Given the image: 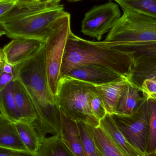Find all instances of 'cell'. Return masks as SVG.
<instances>
[{"label": "cell", "mask_w": 156, "mask_h": 156, "mask_svg": "<svg viewBox=\"0 0 156 156\" xmlns=\"http://www.w3.org/2000/svg\"><path fill=\"white\" fill-rule=\"evenodd\" d=\"M90 106L94 115L99 121L107 114L103 100L99 91L91 99Z\"/></svg>", "instance_id": "4316f807"}, {"label": "cell", "mask_w": 156, "mask_h": 156, "mask_svg": "<svg viewBox=\"0 0 156 156\" xmlns=\"http://www.w3.org/2000/svg\"><path fill=\"white\" fill-rule=\"evenodd\" d=\"M88 126L96 146L103 156H124L100 126Z\"/></svg>", "instance_id": "44dd1931"}, {"label": "cell", "mask_w": 156, "mask_h": 156, "mask_svg": "<svg viewBox=\"0 0 156 156\" xmlns=\"http://www.w3.org/2000/svg\"><path fill=\"white\" fill-rule=\"evenodd\" d=\"M68 1L70 2H78V1H81V0H68Z\"/></svg>", "instance_id": "836d02e7"}, {"label": "cell", "mask_w": 156, "mask_h": 156, "mask_svg": "<svg viewBox=\"0 0 156 156\" xmlns=\"http://www.w3.org/2000/svg\"><path fill=\"white\" fill-rule=\"evenodd\" d=\"M149 108V133L146 155H156V100L148 99Z\"/></svg>", "instance_id": "cb8c5ba5"}, {"label": "cell", "mask_w": 156, "mask_h": 156, "mask_svg": "<svg viewBox=\"0 0 156 156\" xmlns=\"http://www.w3.org/2000/svg\"><path fill=\"white\" fill-rule=\"evenodd\" d=\"M99 92L96 85L76 79L64 77L59 83L56 103L60 113L77 122L99 126L100 121L93 113L90 102Z\"/></svg>", "instance_id": "277c9868"}, {"label": "cell", "mask_w": 156, "mask_h": 156, "mask_svg": "<svg viewBox=\"0 0 156 156\" xmlns=\"http://www.w3.org/2000/svg\"><path fill=\"white\" fill-rule=\"evenodd\" d=\"M15 124L20 139L27 151L36 154L40 138L33 124L24 122Z\"/></svg>", "instance_id": "ffe728a7"}, {"label": "cell", "mask_w": 156, "mask_h": 156, "mask_svg": "<svg viewBox=\"0 0 156 156\" xmlns=\"http://www.w3.org/2000/svg\"><path fill=\"white\" fill-rule=\"evenodd\" d=\"M134 62L132 53L106 46L100 41L85 40L71 31L66 44L60 77L72 69L85 65L100 66L129 77Z\"/></svg>", "instance_id": "7a4b0ae2"}, {"label": "cell", "mask_w": 156, "mask_h": 156, "mask_svg": "<svg viewBox=\"0 0 156 156\" xmlns=\"http://www.w3.org/2000/svg\"><path fill=\"white\" fill-rule=\"evenodd\" d=\"M117 128L130 144L146 154L149 133V108L146 99L130 115H111Z\"/></svg>", "instance_id": "52a82bcc"}, {"label": "cell", "mask_w": 156, "mask_h": 156, "mask_svg": "<svg viewBox=\"0 0 156 156\" xmlns=\"http://www.w3.org/2000/svg\"><path fill=\"white\" fill-rule=\"evenodd\" d=\"M14 67L16 78L24 87L35 109L37 118L33 125L40 138L48 134L60 136L61 113L48 85L45 43L33 57Z\"/></svg>", "instance_id": "6da1fadb"}, {"label": "cell", "mask_w": 156, "mask_h": 156, "mask_svg": "<svg viewBox=\"0 0 156 156\" xmlns=\"http://www.w3.org/2000/svg\"><path fill=\"white\" fill-rule=\"evenodd\" d=\"M146 156H156V155L154 154H150V155H146Z\"/></svg>", "instance_id": "e575fe53"}, {"label": "cell", "mask_w": 156, "mask_h": 156, "mask_svg": "<svg viewBox=\"0 0 156 156\" xmlns=\"http://www.w3.org/2000/svg\"><path fill=\"white\" fill-rule=\"evenodd\" d=\"M122 9L134 11L156 18V0H114Z\"/></svg>", "instance_id": "7402d4cb"}, {"label": "cell", "mask_w": 156, "mask_h": 156, "mask_svg": "<svg viewBox=\"0 0 156 156\" xmlns=\"http://www.w3.org/2000/svg\"><path fill=\"white\" fill-rule=\"evenodd\" d=\"M16 79L14 67L5 60L0 65V90L9 83Z\"/></svg>", "instance_id": "484cf974"}, {"label": "cell", "mask_w": 156, "mask_h": 156, "mask_svg": "<svg viewBox=\"0 0 156 156\" xmlns=\"http://www.w3.org/2000/svg\"><path fill=\"white\" fill-rule=\"evenodd\" d=\"M78 124L84 156H103L96 146L88 125L82 122Z\"/></svg>", "instance_id": "603a6c76"}, {"label": "cell", "mask_w": 156, "mask_h": 156, "mask_svg": "<svg viewBox=\"0 0 156 156\" xmlns=\"http://www.w3.org/2000/svg\"><path fill=\"white\" fill-rule=\"evenodd\" d=\"M128 77H122L114 81L96 86L101 95L107 114H115L123 91L129 82Z\"/></svg>", "instance_id": "7c38bea8"}, {"label": "cell", "mask_w": 156, "mask_h": 156, "mask_svg": "<svg viewBox=\"0 0 156 156\" xmlns=\"http://www.w3.org/2000/svg\"><path fill=\"white\" fill-rule=\"evenodd\" d=\"M60 136L76 156H84L78 122L66 117L62 113Z\"/></svg>", "instance_id": "4fadbf2b"}, {"label": "cell", "mask_w": 156, "mask_h": 156, "mask_svg": "<svg viewBox=\"0 0 156 156\" xmlns=\"http://www.w3.org/2000/svg\"><path fill=\"white\" fill-rule=\"evenodd\" d=\"M123 14L110 30L102 44L118 48L129 44L156 41V18L122 9Z\"/></svg>", "instance_id": "5b68a950"}, {"label": "cell", "mask_w": 156, "mask_h": 156, "mask_svg": "<svg viewBox=\"0 0 156 156\" xmlns=\"http://www.w3.org/2000/svg\"><path fill=\"white\" fill-rule=\"evenodd\" d=\"M71 32L70 15L66 12L45 42L47 76L51 92L55 97L61 80L60 71L66 44Z\"/></svg>", "instance_id": "8992f818"}, {"label": "cell", "mask_w": 156, "mask_h": 156, "mask_svg": "<svg viewBox=\"0 0 156 156\" xmlns=\"http://www.w3.org/2000/svg\"><path fill=\"white\" fill-rule=\"evenodd\" d=\"M3 35H5V32L2 26L0 23V37ZM5 60V59L4 56L3 54L2 50V49L0 48V65Z\"/></svg>", "instance_id": "d6a6232c"}, {"label": "cell", "mask_w": 156, "mask_h": 156, "mask_svg": "<svg viewBox=\"0 0 156 156\" xmlns=\"http://www.w3.org/2000/svg\"><path fill=\"white\" fill-rule=\"evenodd\" d=\"M99 126L109 136L124 156H146L128 142L117 128L111 115L107 114L100 121Z\"/></svg>", "instance_id": "8fae6325"}, {"label": "cell", "mask_w": 156, "mask_h": 156, "mask_svg": "<svg viewBox=\"0 0 156 156\" xmlns=\"http://www.w3.org/2000/svg\"><path fill=\"white\" fill-rule=\"evenodd\" d=\"M115 48L132 53L134 58L156 57V41L133 43Z\"/></svg>", "instance_id": "d4e9b609"}, {"label": "cell", "mask_w": 156, "mask_h": 156, "mask_svg": "<svg viewBox=\"0 0 156 156\" xmlns=\"http://www.w3.org/2000/svg\"><path fill=\"white\" fill-rule=\"evenodd\" d=\"M14 80L11 82L0 90V112L4 117L12 122H23L15 99Z\"/></svg>", "instance_id": "e0dca14e"}, {"label": "cell", "mask_w": 156, "mask_h": 156, "mask_svg": "<svg viewBox=\"0 0 156 156\" xmlns=\"http://www.w3.org/2000/svg\"><path fill=\"white\" fill-rule=\"evenodd\" d=\"M64 77L76 79L97 86L109 83L126 76L100 66L85 65L72 69Z\"/></svg>", "instance_id": "30bf717a"}, {"label": "cell", "mask_w": 156, "mask_h": 156, "mask_svg": "<svg viewBox=\"0 0 156 156\" xmlns=\"http://www.w3.org/2000/svg\"><path fill=\"white\" fill-rule=\"evenodd\" d=\"M140 92L147 99L156 100V78H151L143 81L140 87Z\"/></svg>", "instance_id": "83f0119b"}, {"label": "cell", "mask_w": 156, "mask_h": 156, "mask_svg": "<svg viewBox=\"0 0 156 156\" xmlns=\"http://www.w3.org/2000/svg\"><path fill=\"white\" fill-rule=\"evenodd\" d=\"M66 13L63 5L49 8L42 3L15 5L0 18V23L10 38L45 42Z\"/></svg>", "instance_id": "3957f363"}, {"label": "cell", "mask_w": 156, "mask_h": 156, "mask_svg": "<svg viewBox=\"0 0 156 156\" xmlns=\"http://www.w3.org/2000/svg\"><path fill=\"white\" fill-rule=\"evenodd\" d=\"M14 3L15 5H24L41 3L40 0H10Z\"/></svg>", "instance_id": "4dcf8cb0"}, {"label": "cell", "mask_w": 156, "mask_h": 156, "mask_svg": "<svg viewBox=\"0 0 156 156\" xmlns=\"http://www.w3.org/2000/svg\"><path fill=\"white\" fill-rule=\"evenodd\" d=\"M121 16L118 4L112 2L94 6L85 13L82 21L81 32L100 41L104 34L110 32Z\"/></svg>", "instance_id": "ba28073f"}, {"label": "cell", "mask_w": 156, "mask_h": 156, "mask_svg": "<svg viewBox=\"0 0 156 156\" xmlns=\"http://www.w3.org/2000/svg\"><path fill=\"white\" fill-rule=\"evenodd\" d=\"M139 89L128 82L120 98L115 113L119 115H130L135 112L147 99L141 96Z\"/></svg>", "instance_id": "9a60e30c"}, {"label": "cell", "mask_w": 156, "mask_h": 156, "mask_svg": "<svg viewBox=\"0 0 156 156\" xmlns=\"http://www.w3.org/2000/svg\"><path fill=\"white\" fill-rule=\"evenodd\" d=\"M151 78H156V57L135 58L134 64L129 74V81L139 90L143 81Z\"/></svg>", "instance_id": "5bb4252c"}, {"label": "cell", "mask_w": 156, "mask_h": 156, "mask_svg": "<svg viewBox=\"0 0 156 156\" xmlns=\"http://www.w3.org/2000/svg\"><path fill=\"white\" fill-rule=\"evenodd\" d=\"M15 5L10 0H0V18Z\"/></svg>", "instance_id": "f546056e"}, {"label": "cell", "mask_w": 156, "mask_h": 156, "mask_svg": "<svg viewBox=\"0 0 156 156\" xmlns=\"http://www.w3.org/2000/svg\"><path fill=\"white\" fill-rule=\"evenodd\" d=\"M14 94L23 122L33 124L37 118L35 109L27 92L17 78L14 80Z\"/></svg>", "instance_id": "2e32d148"}, {"label": "cell", "mask_w": 156, "mask_h": 156, "mask_svg": "<svg viewBox=\"0 0 156 156\" xmlns=\"http://www.w3.org/2000/svg\"><path fill=\"white\" fill-rule=\"evenodd\" d=\"M0 147L16 151H27L20 139L15 124L4 116L0 120Z\"/></svg>", "instance_id": "ac0fdd59"}, {"label": "cell", "mask_w": 156, "mask_h": 156, "mask_svg": "<svg viewBox=\"0 0 156 156\" xmlns=\"http://www.w3.org/2000/svg\"><path fill=\"white\" fill-rule=\"evenodd\" d=\"M45 42L30 38H16L5 45L2 49L6 62L14 66L33 57Z\"/></svg>", "instance_id": "9c48e42d"}, {"label": "cell", "mask_w": 156, "mask_h": 156, "mask_svg": "<svg viewBox=\"0 0 156 156\" xmlns=\"http://www.w3.org/2000/svg\"><path fill=\"white\" fill-rule=\"evenodd\" d=\"M0 156H36L28 151H20L0 147Z\"/></svg>", "instance_id": "f1b7e54d"}, {"label": "cell", "mask_w": 156, "mask_h": 156, "mask_svg": "<svg viewBox=\"0 0 156 156\" xmlns=\"http://www.w3.org/2000/svg\"><path fill=\"white\" fill-rule=\"evenodd\" d=\"M61 1L62 0H40V2L49 8L58 5Z\"/></svg>", "instance_id": "1f68e13d"}, {"label": "cell", "mask_w": 156, "mask_h": 156, "mask_svg": "<svg viewBox=\"0 0 156 156\" xmlns=\"http://www.w3.org/2000/svg\"><path fill=\"white\" fill-rule=\"evenodd\" d=\"M36 156H76L59 135L40 139Z\"/></svg>", "instance_id": "d6986e66"}, {"label": "cell", "mask_w": 156, "mask_h": 156, "mask_svg": "<svg viewBox=\"0 0 156 156\" xmlns=\"http://www.w3.org/2000/svg\"><path fill=\"white\" fill-rule=\"evenodd\" d=\"M3 115H2V114H1V113H0V120H1V119H2V117H3Z\"/></svg>", "instance_id": "d590c367"}]
</instances>
